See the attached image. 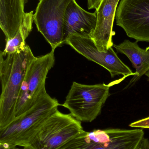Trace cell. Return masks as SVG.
Here are the masks:
<instances>
[{
    "label": "cell",
    "mask_w": 149,
    "mask_h": 149,
    "mask_svg": "<svg viewBox=\"0 0 149 149\" xmlns=\"http://www.w3.org/2000/svg\"><path fill=\"white\" fill-rule=\"evenodd\" d=\"M29 45L14 53H0V130L15 120V109L29 65L35 57Z\"/></svg>",
    "instance_id": "obj_1"
},
{
    "label": "cell",
    "mask_w": 149,
    "mask_h": 149,
    "mask_svg": "<svg viewBox=\"0 0 149 149\" xmlns=\"http://www.w3.org/2000/svg\"><path fill=\"white\" fill-rule=\"evenodd\" d=\"M60 105L56 99L45 93L30 110L0 130V143L10 149L17 146L29 147L47 119Z\"/></svg>",
    "instance_id": "obj_2"
},
{
    "label": "cell",
    "mask_w": 149,
    "mask_h": 149,
    "mask_svg": "<svg viewBox=\"0 0 149 149\" xmlns=\"http://www.w3.org/2000/svg\"><path fill=\"white\" fill-rule=\"evenodd\" d=\"M105 83L87 85L73 82L63 106L80 122H92L101 113L106 101L110 95L109 89L114 84L124 80Z\"/></svg>",
    "instance_id": "obj_3"
},
{
    "label": "cell",
    "mask_w": 149,
    "mask_h": 149,
    "mask_svg": "<svg viewBox=\"0 0 149 149\" xmlns=\"http://www.w3.org/2000/svg\"><path fill=\"white\" fill-rule=\"evenodd\" d=\"M144 136L142 129L83 130L59 149H138Z\"/></svg>",
    "instance_id": "obj_4"
},
{
    "label": "cell",
    "mask_w": 149,
    "mask_h": 149,
    "mask_svg": "<svg viewBox=\"0 0 149 149\" xmlns=\"http://www.w3.org/2000/svg\"><path fill=\"white\" fill-rule=\"evenodd\" d=\"M54 51L52 50L46 55L35 57L29 65L18 95L15 120L34 107L46 93L45 80L55 63Z\"/></svg>",
    "instance_id": "obj_5"
},
{
    "label": "cell",
    "mask_w": 149,
    "mask_h": 149,
    "mask_svg": "<svg viewBox=\"0 0 149 149\" xmlns=\"http://www.w3.org/2000/svg\"><path fill=\"white\" fill-rule=\"evenodd\" d=\"M83 130L81 122L71 114L57 110L45 123L29 147L32 149H58Z\"/></svg>",
    "instance_id": "obj_6"
},
{
    "label": "cell",
    "mask_w": 149,
    "mask_h": 149,
    "mask_svg": "<svg viewBox=\"0 0 149 149\" xmlns=\"http://www.w3.org/2000/svg\"><path fill=\"white\" fill-rule=\"evenodd\" d=\"M71 0H39L33 15L34 22L52 50L64 44L63 23L67 6Z\"/></svg>",
    "instance_id": "obj_7"
},
{
    "label": "cell",
    "mask_w": 149,
    "mask_h": 149,
    "mask_svg": "<svg viewBox=\"0 0 149 149\" xmlns=\"http://www.w3.org/2000/svg\"><path fill=\"white\" fill-rule=\"evenodd\" d=\"M115 18L128 36L149 42V0H121Z\"/></svg>",
    "instance_id": "obj_8"
},
{
    "label": "cell",
    "mask_w": 149,
    "mask_h": 149,
    "mask_svg": "<svg viewBox=\"0 0 149 149\" xmlns=\"http://www.w3.org/2000/svg\"><path fill=\"white\" fill-rule=\"evenodd\" d=\"M64 44L88 60L107 70L112 78L116 75L128 77L136 74L121 60L113 48H110L107 52L99 51L91 37L72 35L66 39Z\"/></svg>",
    "instance_id": "obj_9"
},
{
    "label": "cell",
    "mask_w": 149,
    "mask_h": 149,
    "mask_svg": "<svg viewBox=\"0 0 149 149\" xmlns=\"http://www.w3.org/2000/svg\"><path fill=\"white\" fill-rule=\"evenodd\" d=\"M120 1L102 0L95 10L97 24L91 38L99 51L107 52L113 46L112 38L115 32L113 31V25Z\"/></svg>",
    "instance_id": "obj_10"
},
{
    "label": "cell",
    "mask_w": 149,
    "mask_h": 149,
    "mask_svg": "<svg viewBox=\"0 0 149 149\" xmlns=\"http://www.w3.org/2000/svg\"><path fill=\"white\" fill-rule=\"evenodd\" d=\"M97 19L96 12H88L81 8L76 0H71L67 6L64 17V44L72 35L91 37L96 28Z\"/></svg>",
    "instance_id": "obj_11"
},
{
    "label": "cell",
    "mask_w": 149,
    "mask_h": 149,
    "mask_svg": "<svg viewBox=\"0 0 149 149\" xmlns=\"http://www.w3.org/2000/svg\"><path fill=\"white\" fill-rule=\"evenodd\" d=\"M27 0H0V27L6 40L14 37L20 29Z\"/></svg>",
    "instance_id": "obj_12"
},
{
    "label": "cell",
    "mask_w": 149,
    "mask_h": 149,
    "mask_svg": "<svg viewBox=\"0 0 149 149\" xmlns=\"http://www.w3.org/2000/svg\"><path fill=\"white\" fill-rule=\"evenodd\" d=\"M138 42H131L129 40L113 46L118 52L126 55L136 70V74L130 81L127 87H131L138 81L149 70V47L141 49Z\"/></svg>",
    "instance_id": "obj_13"
},
{
    "label": "cell",
    "mask_w": 149,
    "mask_h": 149,
    "mask_svg": "<svg viewBox=\"0 0 149 149\" xmlns=\"http://www.w3.org/2000/svg\"><path fill=\"white\" fill-rule=\"evenodd\" d=\"M33 15V11L25 13L19 30L14 37L6 40L5 49L3 51H1L0 53L3 55L10 54L20 50L26 46L25 40L32 29Z\"/></svg>",
    "instance_id": "obj_14"
},
{
    "label": "cell",
    "mask_w": 149,
    "mask_h": 149,
    "mask_svg": "<svg viewBox=\"0 0 149 149\" xmlns=\"http://www.w3.org/2000/svg\"><path fill=\"white\" fill-rule=\"evenodd\" d=\"M129 126L136 128L149 129V117L132 123Z\"/></svg>",
    "instance_id": "obj_15"
},
{
    "label": "cell",
    "mask_w": 149,
    "mask_h": 149,
    "mask_svg": "<svg viewBox=\"0 0 149 149\" xmlns=\"http://www.w3.org/2000/svg\"><path fill=\"white\" fill-rule=\"evenodd\" d=\"M101 1L102 0H87L88 9H97Z\"/></svg>",
    "instance_id": "obj_16"
},
{
    "label": "cell",
    "mask_w": 149,
    "mask_h": 149,
    "mask_svg": "<svg viewBox=\"0 0 149 149\" xmlns=\"http://www.w3.org/2000/svg\"><path fill=\"white\" fill-rule=\"evenodd\" d=\"M138 149H149V139L143 138Z\"/></svg>",
    "instance_id": "obj_17"
},
{
    "label": "cell",
    "mask_w": 149,
    "mask_h": 149,
    "mask_svg": "<svg viewBox=\"0 0 149 149\" xmlns=\"http://www.w3.org/2000/svg\"><path fill=\"white\" fill-rule=\"evenodd\" d=\"M145 75H146V76L148 77V80L149 81V70L148 71V72H146V74H145Z\"/></svg>",
    "instance_id": "obj_18"
},
{
    "label": "cell",
    "mask_w": 149,
    "mask_h": 149,
    "mask_svg": "<svg viewBox=\"0 0 149 149\" xmlns=\"http://www.w3.org/2000/svg\"><path fill=\"white\" fill-rule=\"evenodd\" d=\"M17 149H32L31 148H30V147H25V148H17Z\"/></svg>",
    "instance_id": "obj_19"
},
{
    "label": "cell",
    "mask_w": 149,
    "mask_h": 149,
    "mask_svg": "<svg viewBox=\"0 0 149 149\" xmlns=\"http://www.w3.org/2000/svg\"><path fill=\"white\" fill-rule=\"evenodd\" d=\"M14 149H16V148H14Z\"/></svg>",
    "instance_id": "obj_20"
}]
</instances>
